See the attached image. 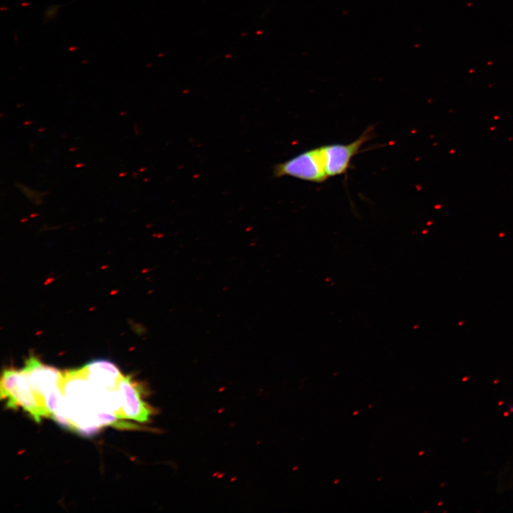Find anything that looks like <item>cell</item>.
I'll return each mask as SVG.
<instances>
[{
  "mask_svg": "<svg viewBox=\"0 0 513 513\" xmlns=\"http://www.w3.org/2000/svg\"><path fill=\"white\" fill-rule=\"evenodd\" d=\"M118 390L120 408L117 418L132 419L140 423L150 420L153 409L142 400V385L132 380L131 376L123 375L118 382Z\"/></svg>",
  "mask_w": 513,
  "mask_h": 513,
  "instance_id": "3957f363",
  "label": "cell"
},
{
  "mask_svg": "<svg viewBox=\"0 0 513 513\" xmlns=\"http://www.w3.org/2000/svg\"><path fill=\"white\" fill-rule=\"evenodd\" d=\"M0 390L1 398L5 400L6 408L21 407L37 423L41 418L50 416L43 398L36 393L22 370H4Z\"/></svg>",
  "mask_w": 513,
  "mask_h": 513,
  "instance_id": "6da1fadb",
  "label": "cell"
},
{
  "mask_svg": "<svg viewBox=\"0 0 513 513\" xmlns=\"http://www.w3.org/2000/svg\"><path fill=\"white\" fill-rule=\"evenodd\" d=\"M273 176H290L311 182H323L328 176L321 146L306 150L288 160L274 165Z\"/></svg>",
  "mask_w": 513,
  "mask_h": 513,
  "instance_id": "7a4b0ae2",
  "label": "cell"
},
{
  "mask_svg": "<svg viewBox=\"0 0 513 513\" xmlns=\"http://www.w3.org/2000/svg\"><path fill=\"white\" fill-rule=\"evenodd\" d=\"M21 370L36 393L43 399L53 391L61 389L64 374L53 367L42 363L35 356H31Z\"/></svg>",
  "mask_w": 513,
  "mask_h": 513,
  "instance_id": "5b68a950",
  "label": "cell"
},
{
  "mask_svg": "<svg viewBox=\"0 0 513 513\" xmlns=\"http://www.w3.org/2000/svg\"><path fill=\"white\" fill-rule=\"evenodd\" d=\"M509 410H510L511 412H513V405H510V406H509Z\"/></svg>",
  "mask_w": 513,
  "mask_h": 513,
  "instance_id": "52a82bcc",
  "label": "cell"
},
{
  "mask_svg": "<svg viewBox=\"0 0 513 513\" xmlns=\"http://www.w3.org/2000/svg\"><path fill=\"white\" fill-rule=\"evenodd\" d=\"M373 126H369L356 140L350 143H335L321 146L328 177L343 175L347 172L352 158L358 153L363 143L373 137Z\"/></svg>",
  "mask_w": 513,
  "mask_h": 513,
  "instance_id": "277c9868",
  "label": "cell"
},
{
  "mask_svg": "<svg viewBox=\"0 0 513 513\" xmlns=\"http://www.w3.org/2000/svg\"><path fill=\"white\" fill-rule=\"evenodd\" d=\"M88 381L95 387L118 390V382L123 375L117 366L109 361L98 359L82 367Z\"/></svg>",
  "mask_w": 513,
  "mask_h": 513,
  "instance_id": "8992f818",
  "label": "cell"
}]
</instances>
